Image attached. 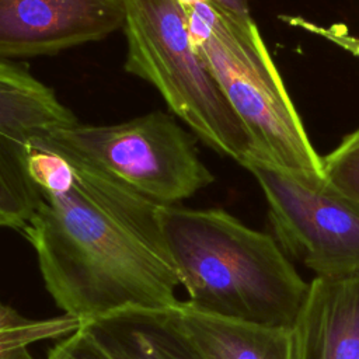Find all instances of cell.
<instances>
[{
  "label": "cell",
  "instance_id": "4",
  "mask_svg": "<svg viewBox=\"0 0 359 359\" xmlns=\"http://www.w3.org/2000/svg\"><path fill=\"white\" fill-rule=\"evenodd\" d=\"M125 70L150 83L170 111L208 146L243 167L254 140L192 42L182 0H122Z\"/></svg>",
  "mask_w": 359,
  "mask_h": 359
},
{
  "label": "cell",
  "instance_id": "10",
  "mask_svg": "<svg viewBox=\"0 0 359 359\" xmlns=\"http://www.w3.org/2000/svg\"><path fill=\"white\" fill-rule=\"evenodd\" d=\"M104 359H205L172 309H125L79 328Z\"/></svg>",
  "mask_w": 359,
  "mask_h": 359
},
{
  "label": "cell",
  "instance_id": "7",
  "mask_svg": "<svg viewBox=\"0 0 359 359\" xmlns=\"http://www.w3.org/2000/svg\"><path fill=\"white\" fill-rule=\"evenodd\" d=\"M76 122L50 87L0 60V227L22 230L38 206L28 165L34 143Z\"/></svg>",
  "mask_w": 359,
  "mask_h": 359
},
{
  "label": "cell",
  "instance_id": "8",
  "mask_svg": "<svg viewBox=\"0 0 359 359\" xmlns=\"http://www.w3.org/2000/svg\"><path fill=\"white\" fill-rule=\"evenodd\" d=\"M122 0H0V57H31L104 39L123 27Z\"/></svg>",
  "mask_w": 359,
  "mask_h": 359
},
{
  "label": "cell",
  "instance_id": "2",
  "mask_svg": "<svg viewBox=\"0 0 359 359\" xmlns=\"http://www.w3.org/2000/svg\"><path fill=\"white\" fill-rule=\"evenodd\" d=\"M158 219L192 307L224 318L293 328L309 283L275 238L222 209L160 205Z\"/></svg>",
  "mask_w": 359,
  "mask_h": 359
},
{
  "label": "cell",
  "instance_id": "5",
  "mask_svg": "<svg viewBox=\"0 0 359 359\" xmlns=\"http://www.w3.org/2000/svg\"><path fill=\"white\" fill-rule=\"evenodd\" d=\"M42 140L160 205H175L215 181L195 137L163 111L116 125L76 122Z\"/></svg>",
  "mask_w": 359,
  "mask_h": 359
},
{
  "label": "cell",
  "instance_id": "12",
  "mask_svg": "<svg viewBox=\"0 0 359 359\" xmlns=\"http://www.w3.org/2000/svg\"><path fill=\"white\" fill-rule=\"evenodd\" d=\"M324 178L338 191L359 202V128L321 157Z\"/></svg>",
  "mask_w": 359,
  "mask_h": 359
},
{
  "label": "cell",
  "instance_id": "6",
  "mask_svg": "<svg viewBox=\"0 0 359 359\" xmlns=\"http://www.w3.org/2000/svg\"><path fill=\"white\" fill-rule=\"evenodd\" d=\"M258 181L282 251L320 278L359 276V202L325 178H309L265 161L245 167Z\"/></svg>",
  "mask_w": 359,
  "mask_h": 359
},
{
  "label": "cell",
  "instance_id": "3",
  "mask_svg": "<svg viewBox=\"0 0 359 359\" xmlns=\"http://www.w3.org/2000/svg\"><path fill=\"white\" fill-rule=\"evenodd\" d=\"M195 49L250 132L258 160L309 178H324L311 144L257 24L241 28L206 0H182ZM250 164V163H248Z\"/></svg>",
  "mask_w": 359,
  "mask_h": 359
},
{
  "label": "cell",
  "instance_id": "14",
  "mask_svg": "<svg viewBox=\"0 0 359 359\" xmlns=\"http://www.w3.org/2000/svg\"><path fill=\"white\" fill-rule=\"evenodd\" d=\"M223 17L241 28H250L255 22L251 17L247 0H206Z\"/></svg>",
  "mask_w": 359,
  "mask_h": 359
},
{
  "label": "cell",
  "instance_id": "1",
  "mask_svg": "<svg viewBox=\"0 0 359 359\" xmlns=\"http://www.w3.org/2000/svg\"><path fill=\"white\" fill-rule=\"evenodd\" d=\"M34 144L28 165L41 198L21 231L56 306L81 323L125 309L177 307L181 283L160 203L42 139Z\"/></svg>",
  "mask_w": 359,
  "mask_h": 359
},
{
  "label": "cell",
  "instance_id": "9",
  "mask_svg": "<svg viewBox=\"0 0 359 359\" xmlns=\"http://www.w3.org/2000/svg\"><path fill=\"white\" fill-rule=\"evenodd\" d=\"M293 335L294 359H359V276H316Z\"/></svg>",
  "mask_w": 359,
  "mask_h": 359
},
{
  "label": "cell",
  "instance_id": "13",
  "mask_svg": "<svg viewBox=\"0 0 359 359\" xmlns=\"http://www.w3.org/2000/svg\"><path fill=\"white\" fill-rule=\"evenodd\" d=\"M46 359H104L87 337L77 330L76 332L59 339L46 353Z\"/></svg>",
  "mask_w": 359,
  "mask_h": 359
},
{
  "label": "cell",
  "instance_id": "11",
  "mask_svg": "<svg viewBox=\"0 0 359 359\" xmlns=\"http://www.w3.org/2000/svg\"><path fill=\"white\" fill-rule=\"evenodd\" d=\"M172 311L205 359H294L293 328L208 314L187 300L180 302Z\"/></svg>",
  "mask_w": 359,
  "mask_h": 359
}]
</instances>
